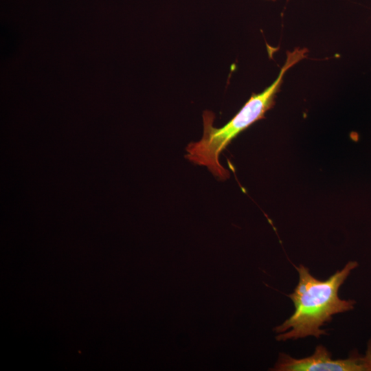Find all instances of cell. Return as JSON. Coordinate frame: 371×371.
Listing matches in <instances>:
<instances>
[{"label":"cell","instance_id":"obj_4","mask_svg":"<svg viewBox=\"0 0 371 371\" xmlns=\"http://www.w3.org/2000/svg\"><path fill=\"white\" fill-rule=\"evenodd\" d=\"M368 371H371V340L368 343L366 354L364 356Z\"/></svg>","mask_w":371,"mask_h":371},{"label":"cell","instance_id":"obj_5","mask_svg":"<svg viewBox=\"0 0 371 371\" xmlns=\"http://www.w3.org/2000/svg\"><path fill=\"white\" fill-rule=\"evenodd\" d=\"M271 1H276V0H271Z\"/></svg>","mask_w":371,"mask_h":371},{"label":"cell","instance_id":"obj_3","mask_svg":"<svg viewBox=\"0 0 371 371\" xmlns=\"http://www.w3.org/2000/svg\"><path fill=\"white\" fill-rule=\"evenodd\" d=\"M276 371H368L364 357L352 353L345 359H333L331 353L322 345L316 347L309 357L295 359L280 352L274 368Z\"/></svg>","mask_w":371,"mask_h":371},{"label":"cell","instance_id":"obj_2","mask_svg":"<svg viewBox=\"0 0 371 371\" xmlns=\"http://www.w3.org/2000/svg\"><path fill=\"white\" fill-rule=\"evenodd\" d=\"M307 49L295 48L288 52L284 65L274 82L263 91L252 94L241 109L223 127L213 126L214 113L206 111L203 113V134L202 138L190 142L186 147V159L203 166L220 180L229 177V172L221 164L219 155L238 134L256 121L264 118L265 113L275 104L286 72L294 65L306 57Z\"/></svg>","mask_w":371,"mask_h":371},{"label":"cell","instance_id":"obj_1","mask_svg":"<svg viewBox=\"0 0 371 371\" xmlns=\"http://www.w3.org/2000/svg\"><path fill=\"white\" fill-rule=\"evenodd\" d=\"M358 266L348 262L326 280L313 276L302 265L295 267L299 281L293 292L289 295L295 306L293 315L273 330L279 333L278 341L295 340L308 336L319 338L326 332L321 327L330 322L333 316L353 309L355 302L341 300L338 291L350 272Z\"/></svg>","mask_w":371,"mask_h":371}]
</instances>
